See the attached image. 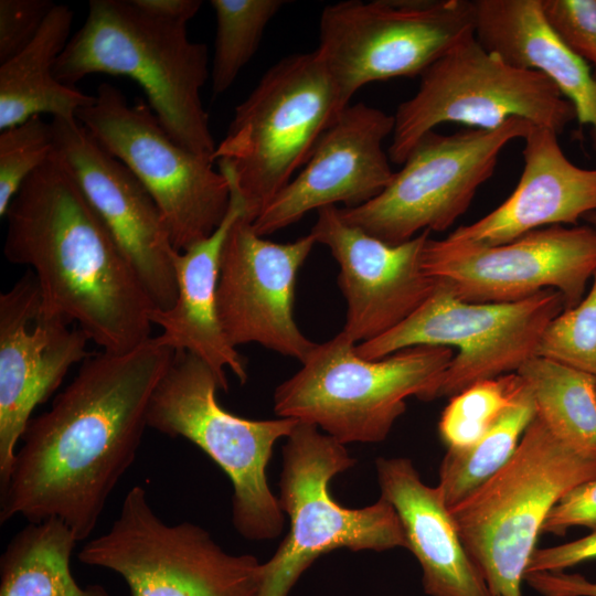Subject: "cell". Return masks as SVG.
I'll return each mask as SVG.
<instances>
[{"label":"cell","mask_w":596,"mask_h":596,"mask_svg":"<svg viewBox=\"0 0 596 596\" xmlns=\"http://www.w3.org/2000/svg\"><path fill=\"white\" fill-rule=\"evenodd\" d=\"M541 3L553 30L596 72V0H541Z\"/></svg>","instance_id":"d6a6232c"},{"label":"cell","mask_w":596,"mask_h":596,"mask_svg":"<svg viewBox=\"0 0 596 596\" xmlns=\"http://www.w3.org/2000/svg\"><path fill=\"white\" fill-rule=\"evenodd\" d=\"M473 34L509 64L546 76L596 145V76L547 22L541 0H472Z\"/></svg>","instance_id":"cb8c5ba5"},{"label":"cell","mask_w":596,"mask_h":596,"mask_svg":"<svg viewBox=\"0 0 596 596\" xmlns=\"http://www.w3.org/2000/svg\"><path fill=\"white\" fill-rule=\"evenodd\" d=\"M58 518L29 522L0 558V596H110L99 584L81 587L70 562L77 543Z\"/></svg>","instance_id":"484cf974"},{"label":"cell","mask_w":596,"mask_h":596,"mask_svg":"<svg viewBox=\"0 0 596 596\" xmlns=\"http://www.w3.org/2000/svg\"><path fill=\"white\" fill-rule=\"evenodd\" d=\"M355 462L345 445L298 421L283 447L277 497L290 526L274 555L260 565L256 596H289L315 561L338 549H407L400 518L386 500L380 497L370 505L351 509L332 498L330 481Z\"/></svg>","instance_id":"ba28073f"},{"label":"cell","mask_w":596,"mask_h":596,"mask_svg":"<svg viewBox=\"0 0 596 596\" xmlns=\"http://www.w3.org/2000/svg\"><path fill=\"white\" fill-rule=\"evenodd\" d=\"M55 4L51 0H0L1 63L34 40Z\"/></svg>","instance_id":"836d02e7"},{"label":"cell","mask_w":596,"mask_h":596,"mask_svg":"<svg viewBox=\"0 0 596 596\" xmlns=\"http://www.w3.org/2000/svg\"><path fill=\"white\" fill-rule=\"evenodd\" d=\"M524 167L513 192L494 210L446 238L477 245L510 243L532 231L564 224L596 211V169L564 155L557 134L533 125L523 138Z\"/></svg>","instance_id":"44dd1931"},{"label":"cell","mask_w":596,"mask_h":596,"mask_svg":"<svg viewBox=\"0 0 596 596\" xmlns=\"http://www.w3.org/2000/svg\"><path fill=\"white\" fill-rule=\"evenodd\" d=\"M417 92L394 116L389 147L403 164L415 143L444 123L496 129L520 118L557 135L576 119L573 105L539 72L515 67L486 50L471 34L422 74Z\"/></svg>","instance_id":"9c48e42d"},{"label":"cell","mask_w":596,"mask_h":596,"mask_svg":"<svg viewBox=\"0 0 596 596\" xmlns=\"http://www.w3.org/2000/svg\"><path fill=\"white\" fill-rule=\"evenodd\" d=\"M284 0H212L216 31L211 78L215 95L226 92L249 62Z\"/></svg>","instance_id":"f1b7e54d"},{"label":"cell","mask_w":596,"mask_h":596,"mask_svg":"<svg viewBox=\"0 0 596 596\" xmlns=\"http://www.w3.org/2000/svg\"><path fill=\"white\" fill-rule=\"evenodd\" d=\"M317 49L344 109L375 81L414 77L473 34L469 0H347L323 8Z\"/></svg>","instance_id":"4fadbf2b"},{"label":"cell","mask_w":596,"mask_h":596,"mask_svg":"<svg viewBox=\"0 0 596 596\" xmlns=\"http://www.w3.org/2000/svg\"><path fill=\"white\" fill-rule=\"evenodd\" d=\"M213 370L189 351L174 358L157 384L148 407V427L183 437L202 449L231 479L232 522L246 540L276 539L284 512L272 492L266 468L276 441L287 438L297 419H247L224 409Z\"/></svg>","instance_id":"52a82bcc"},{"label":"cell","mask_w":596,"mask_h":596,"mask_svg":"<svg viewBox=\"0 0 596 596\" xmlns=\"http://www.w3.org/2000/svg\"><path fill=\"white\" fill-rule=\"evenodd\" d=\"M596 477V460L558 440L534 417L510 460L449 508L491 596H522L542 525L572 488Z\"/></svg>","instance_id":"8992f818"},{"label":"cell","mask_w":596,"mask_h":596,"mask_svg":"<svg viewBox=\"0 0 596 596\" xmlns=\"http://www.w3.org/2000/svg\"><path fill=\"white\" fill-rule=\"evenodd\" d=\"M534 417L535 405L526 385L520 397L477 443L464 448H447L439 465L437 487L448 508L468 497L510 460Z\"/></svg>","instance_id":"83f0119b"},{"label":"cell","mask_w":596,"mask_h":596,"mask_svg":"<svg viewBox=\"0 0 596 596\" xmlns=\"http://www.w3.org/2000/svg\"><path fill=\"white\" fill-rule=\"evenodd\" d=\"M343 108L316 51L283 57L234 111L213 153L253 221L309 159Z\"/></svg>","instance_id":"277c9868"},{"label":"cell","mask_w":596,"mask_h":596,"mask_svg":"<svg viewBox=\"0 0 596 596\" xmlns=\"http://www.w3.org/2000/svg\"><path fill=\"white\" fill-rule=\"evenodd\" d=\"M54 151L51 123L34 116L26 121L2 130L0 135V215L8 207L24 181L36 171Z\"/></svg>","instance_id":"1f68e13d"},{"label":"cell","mask_w":596,"mask_h":596,"mask_svg":"<svg viewBox=\"0 0 596 596\" xmlns=\"http://www.w3.org/2000/svg\"><path fill=\"white\" fill-rule=\"evenodd\" d=\"M174 351L151 337L125 353H91L50 409L32 417L0 489V522L63 520L77 541L95 530L136 458L151 395Z\"/></svg>","instance_id":"6da1fadb"},{"label":"cell","mask_w":596,"mask_h":596,"mask_svg":"<svg viewBox=\"0 0 596 596\" xmlns=\"http://www.w3.org/2000/svg\"><path fill=\"white\" fill-rule=\"evenodd\" d=\"M4 217V256L31 268L46 313L75 323L110 353L151 338V299L54 151L24 181Z\"/></svg>","instance_id":"7a4b0ae2"},{"label":"cell","mask_w":596,"mask_h":596,"mask_svg":"<svg viewBox=\"0 0 596 596\" xmlns=\"http://www.w3.org/2000/svg\"><path fill=\"white\" fill-rule=\"evenodd\" d=\"M393 129V115L364 103L347 106L321 135L298 175L253 221L254 231L268 235L311 210L337 203L355 207L377 196L395 173L383 149Z\"/></svg>","instance_id":"ffe728a7"},{"label":"cell","mask_w":596,"mask_h":596,"mask_svg":"<svg viewBox=\"0 0 596 596\" xmlns=\"http://www.w3.org/2000/svg\"><path fill=\"white\" fill-rule=\"evenodd\" d=\"M588 221L594 225V228H596V212L588 217Z\"/></svg>","instance_id":"f35d334b"},{"label":"cell","mask_w":596,"mask_h":596,"mask_svg":"<svg viewBox=\"0 0 596 596\" xmlns=\"http://www.w3.org/2000/svg\"><path fill=\"white\" fill-rule=\"evenodd\" d=\"M532 123L513 118L496 129L468 128L451 135L426 132L400 171L374 199L342 207V219L390 244L423 231L450 227L469 207L477 190L494 173L501 151L524 138Z\"/></svg>","instance_id":"5bb4252c"},{"label":"cell","mask_w":596,"mask_h":596,"mask_svg":"<svg viewBox=\"0 0 596 596\" xmlns=\"http://www.w3.org/2000/svg\"><path fill=\"white\" fill-rule=\"evenodd\" d=\"M423 268L464 301L513 302L554 289L570 309L596 272V228L552 225L494 246L429 237Z\"/></svg>","instance_id":"9a60e30c"},{"label":"cell","mask_w":596,"mask_h":596,"mask_svg":"<svg viewBox=\"0 0 596 596\" xmlns=\"http://www.w3.org/2000/svg\"><path fill=\"white\" fill-rule=\"evenodd\" d=\"M54 153L138 274L155 309L177 299V252L156 202L138 179L78 121L53 118Z\"/></svg>","instance_id":"ac0fdd59"},{"label":"cell","mask_w":596,"mask_h":596,"mask_svg":"<svg viewBox=\"0 0 596 596\" xmlns=\"http://www.w3.org/2000/svg\"><path fill=\"white\" fill-rule=\"evenodd\" d=\"M381 498L395 509L427 596H491L469 556L438 487L427 486L406 457L375 460Z\"/></svg>","instance_id":"7402d4cb"},{"label":"cell","mask_w":596,"mask_h":596,"mask_svg":"<svg viewBox=\"0 0 596 596\" xmlns=\"http://www.w3.org/2000/svg\"><path fill=\"white\" fill-rule=\"evenodd\" d=\"M76 118L149 192L177 252L220 226L231 204L228 180L212 157L175 142L147 103L129 104L117 87L102 83Z\"/></svg>","instance_id":"8fae6325"},{"label":"cell","mask_w":596,"mask_h":596,"mask_svg":"<svg viewBox=\"0 0 596 596\" xmlns=\"http://www.w3.org/2000/svg\"><path fill=\"white\" fill-rule=\"evenodd\" d=\"M316 241L309 233L294 242L259 236L241 215L232 225L221 256L217 316L236 348L258 343L302 363L316 342L294 319L297 276Z\"/></svg>","instance_id":"2e32d148"},{"label":"cell","mask_w":596,"mask_h":596,"mask_svg":"<svg viewBox=\"0 0 596 596\" xmlns=\"http://www.w3.org/2000/svg\"><path fill=\"white\" fill-rule=\"evenodd\" d=\"M454 355L451 348L416 345L366 360L341 331L317 343L300 370L276 387L274 411L343 445L380 443L404 414L407 397L435 400Z\"/></svg>","instance_id":"5b68a950"},{"label":"cell","mask_w":596,"mask_h":596,"mask_svg":"<svg viewBox=\"0 0 596 596\" xmlns=\"http://www.w3.org/2000/svg\"><path fill=\"white\" fill-rule=\"evenodd\" d=\"M582 301L563 310L544 330L536 356L545 358L596 379V272Z\"/></svg>","instance_id":"4dcf8cb0"},{"label":"cell","mask_w":596,"mask_h":596,"mask_svg":"<svg viewBox=\"0 0 596 596\" xmlns=\"http://www.w3.org/2000/svg\"><path fill=\"white\" fill-rule=\"evenodd\" d=\"M143 12L171 22L187 24L200 10V0H131Z\"/></svg>","instance_id":"74e56055"},{"label":"cell","mask_w":596,"mask_h":596,"mask_svg":"<svg viewBox=\"0 0 596 596\" xmlns=\"http://www.w3.org/2000/svg\"><path fill=\"white\" fill-rule=\"evenodd\" d=\"M241 215L243 203L231 187L228 212L214 233L173 255L177 279L173 306L166 310L153 309L150 315L152 324L161 328L157 340L173 351H189L203 360L216 374L222 391L228 390L225 369H230L241 384L248 377L245 359L222 330L216 305L223 246Z\"/></svg>","instance_id":"603a6c76"},{"label":"cell","mask_w":596,"mask_h":596,"mask_svg":"<svg viewBox=\"0 0 596 596\" xmlns=\"http://www.w3.org/2000/svg\"><path fill=\"white\" fill-rule=\"evenodd\" d=\"M317 213L310 234L329 248L340 267L338 285L347 301L342 331L354 343L390 331L433 294L437 281L423 268L430 231L390 244L347 223L337 205Z\"/></svg>","instance_id":"d6986e66"},{"label":"cell","mask_w":596,"mask_h":596,"mask_svg":"<svg viewBox=\"0 0 596 596\" xmlns=\"http://www.w3.org/2000/svg\"><path fill=\"white\" fill-rule=\"evenodd\" d=\"M596 558V531L575 541L550 547L536 549L532 554L526 573L558 572L579 563ZM525 576V575H524Z\"/></svg>","instance_id":"d590c367"},{"label":"cell","mask_w":596,"mask_h":596,"mask_svg":"<svg viewBox=\"0 0 596 596\" xmlns=\"http://www.w3.org/2000/svg\"><path fill=\"white\" fill-rule=\"evenodd\" d=\"M77 556L120 575L130 596H256L260 579L257 557L224 551L198 524L166 523L141 486L126 493L109 530Z\"/></svg>","instance_id":"30bf717a"},{"label":"cell","mask_w":596,"mask_h":596,"mask_svg":"<svg viewBox=\"0 0 596 596\" xmlns=\"http://www.w3.org/2000/svg\"><path fill=\"white\" fill-rule=\"evenodd\" d=\"M572 526L596 531V477L568 490L551 509L542 533L564 535Z\"/></svg>","instance_id":"e575fe53"},{"label":"cell","mask_w":596,"mask_h":596,"mask_svg":"<svg viewBox=\"0 0 596 596\" xmlns=\"http://www.w3.org/2000/svg\"><path fill=\"white\" fill-rule=\"evenodd\" d=\"M564 309L554 289L513 302H468L437 281L418 309L390 331L356 344V353L377 360L416 345L454 347L458 352L435 394L450 398L476 382L517 372L536 355L544 330Z\"/></svg>","instance_id":"7c38bea8"},{"label":"cell","mask_w":596,"mask_h":596,"mask_svg":"<svg viewBox=\"0 0 596 596\" xmlns=\"http://www.w3.org/2000/svg\"><path fill=\"white\" fill-rule=\"evenodd\" d=\"M54 74L72 87L92 74L134 79L168 135L213 159L216 145L201 99L209 77L207 49L188 38L187 24L152 17L131 0H91L87 18L57 58Z\"/></svg>","instance_id":"3957f363"},{"label":"cell","mask_w":596,"mask_h":596,"mask_svg":"<svg viewBox=\"0 0 596 596\" xmlns=\"http://www.w3.org/2000/svg\"><path fill=\"white\" fill-rule=\"evenodd\" d=\"M89 341L78 326L43 310L32 272L0 295V489L33 411L91 354Z\"/></svg>","instance_id":"e0dca14e"},{"label":"cell","mask_w":596,"mask_h":596,"mask_svg":"<svg viewBox=\"0 0 596 596\" xmlns=\"http://www.w3.org/2000/svg\"><path fill=\"white\" fill-rule=\"evenodd\" d=\"M74 12L55 4L34 40L0 66L1 131L49 114L53 118L76 119L95 95L62 84L54 74L57 58L68 42Z\"/></svg>","instance_id":"d4e9b609"},{"label":"cell","mask_w":596,"mask_h":596,"mask_svg":"<svg viewBox=\"0 0 596 596\" xmlns=\"http://www.w3.org/2000/svg\"><path fill=\"white\" fill-rule=\"evenodd\" d=\"M524 582L542 596H596V581L565 571L526 573Z\"/></svg>","instance_id":"8d00e7d4"},{"label":"cell","mask_w":596,"mask_h":596,"mask_svg":"<svg viewBox=\"0 0 596 596\" xmlns=\"http://www.w3.org/2000/svg\"><path fill=\"white\" fill-rule=\"evenodd\" d=\"M517 373L531 391L535 416L558 440L596 460V379L536 355Z\"/></svg>","instance_id":"4316f807"},{"label":"cell","mask_w":596,"mask_h":596,"mask_svg":"<svg viewBox=\"0 0 596 596\" xmlns=\"http://www.w3.org/2000/svg\"><path fill=\"white\" fill-rule=\"evenodd\" d=\"M526 387L517 373L482 380L450 397L441 413L438 433L447 448L477 443Z\"/></svg>","instance_id":"f546056e"}]
</instances>
